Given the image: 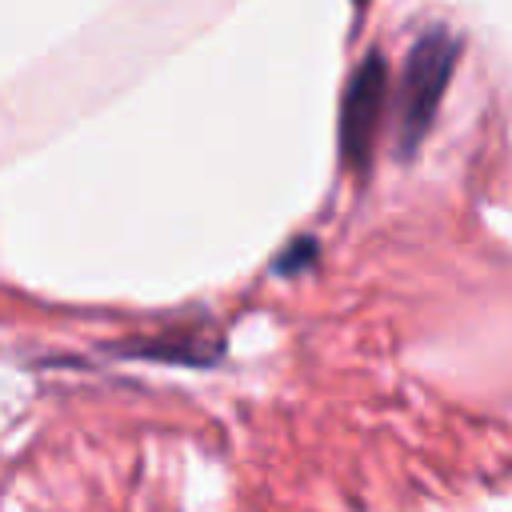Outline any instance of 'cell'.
I'll use <instances>...</instances> for the list:
<instances>
[{"mask_svg": "<svg viewBox=\"0 0 512 512\" xmlns=\"http://www.w3.org/2000/svg\"><path fill=\"white\" fill-rule=\"evenodd\" d=\"M456 52H460V40L452 28H428L408 48V60L396 84V152L400 156H412L428 136L440 96L456 68Z\"/></svg>", "mask_w": 512, "mask_h": 512, "instance_id": "cell-1", "label": "cell"}, {"mask_svg": "<svg viewBox=\"0 0 512 512\" xmlns=\"http://www.w3.org/2000/svg\"><path fill=\"white\" fill-rule=\"evenodd\" d=\"M384 108H388V64L380 52H368L352 68L344 100H340V156L348 168L368 164Z\"/></svg>", "mask_w": 512, "mask_h": 512, "instance_id": "cell-2", "label": "cell"}]
</instances>
